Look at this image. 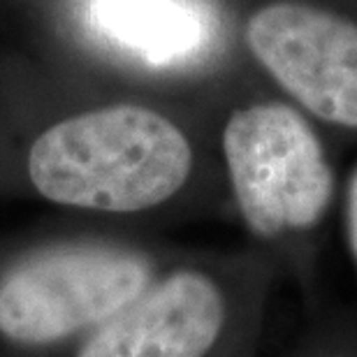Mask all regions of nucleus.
I'll return each instance as SVG.
<instances>
[{"label":"nucleus","mask_w":357,"mask_h":357,"mask_svg":"<svg viewBox=\"0 0 357 357\" xmlns=\"http://www.w3.org/2000/svg\"><path fill=\"white\" fill-rule=\"evenodd\" d=\"M192 165L188 132L137 102L61 121L28 153V174L42 197L107 213H139L169 202L185 188Z\"/></svg>","instance_id":"nucleus-1"},{"label":"nucleus","mask_w":357,"mask_h":357,"mask_svg":"<svg viewBox=\"0 0 357 357\" xmlns=\"http://www.w3.org/2000/svg\"><path fill=\"white\" fill-rule=\"evenodd\" d=\"M153 281L144 255L119 246H59L28 255L0 278V334L45 346L98 327Z\"/></svg>","instance_id":"nucleus-4"},{"label":"nucleus","mask_w":357,"mask_h":357,"mask_svg":"<svg viewBox=\"0 0 357 357\" xmlns=\"http://www.w3.org/2000/svg\"><path fill=\"white\" fill-rule=\"evenodd\" d=\"M346 234L351 255L357 265V162L346 183Z\"/></svg>","instance_id":"nucleus-7"},{"label":"nucleus","mask_w":357,"mask_h":357,"mask_svg":"<svg viewBox=\"0 0 357 357\" xmlns=\"http://www.w3.org/2000/svg\"><path fill=\"white\" fill-rule=\"evenodd\" d=\"M93 28L151 68H185L225 42L211 0H91Z\"/></svg>","instance_id":"nucleus-6"},{"label":"nucleus","mask_w":357,"mask_h":357,"mask_svg":"<svg viewBox=\"0 0 357 357\" xmlns=\"http://www.w3.org/2000/svg\"><path fill=\"white\" fill-rule=\"evenodd\" d=\"M330 357H341V355H330Z\"/></svg>","instance_id":"nucleus-8"},{"label":"nucleus","mask_w":357,"mask_h":357,"mask_svg":"<svg viewBox=\"0 0 357 357\" xmlns=\"http://www.w3.org/2000/svg\"><path fill=\"white\" fill-rule=\"evenodd\" d=\"M220 149L251 234L276 241L323 225L337 199V169L320 126L290 100L274 91L234 107Z\"/></svg>","instance_id":"nucleus-2"},{"label":"nucleus","mask_w":357,"mask_h":357,"mask_svg":"<svg viewBox=\"0 0 357 357\" xmlns=\"http://www.w3.org/2000/svg\"><path fill=\"white\" fill-rule=\"evenodd\" d=\"M246 56L320 128L357 132V0H253Z\"/></svg>","instance_id":"nucleus-3"},{"label":"nucleus","mask_w":357,"mask_h":357,"mask_svg":"<svg viewBox=\"0 0 357 357\" xmlns=\"http://www.w3.org/2000/svg\"><path fill=\"white\" fill-rule=\"evenodd\" d=\"M227 297L216 278L176 269L96 327L79 357H206L227 325Z\"/></svg>","instance_id":"nucleus-5"}]
</instances>
